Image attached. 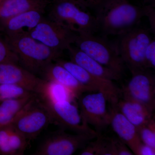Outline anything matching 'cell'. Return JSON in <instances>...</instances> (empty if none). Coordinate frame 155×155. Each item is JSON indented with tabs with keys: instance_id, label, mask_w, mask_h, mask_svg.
<instances>
[{
	"instance_id": "cell-2",
	"label": "cell",
	"mask_w": 155,
	"mask_h": 155,
	"mask_svg": "<svg viewBox=\"0 0 155 155\" xmlns=\"http://www.w3.org/2000/svg\"><path fill=\"white\" fill-rule=\"evenodd\" d=\"M5 39L18 57L21 67L35 75L60 59L62 54L31 37L27 31L6 36Z\"/></svg>"
},
{
	"instance_id": "cell-9",
	"label": "cell",
	"mask_w": 155,
	"mask_h": 155,
	"mask_svg": "<svg viewBox=\"0 0 155 155\" xmlns=\"http://www.w3.org/2000/svg\"><path fill=\"white\" fill-rule=\"evenodd\" d=\"M40 101L48 112L51 124L58 125L61 129L78 134L97 133L84 122L74 102Z\"/></svg>"
},
{
	"instance_id": "cell-22",
	"label": "cell",
	"mask_w": 155,
	"mask_h": 155,
	"mask_svg": "<svg viewBox=\"0 0 155 155\" xmlns=\"http://www.w3.org/2000/svg\"><path fill=\"white\" fill-rule=\"evenodd\" d=\"M36 96L33 93L18 98L0 101V127L11 124Z\"/></svg>"
},
{
	"instance_id": "cell-4",
	"label": "cell",
	"mask_w": 155,
	"mask_h": 155,
	"mask_svg": "<svg viewBox=\"0 0 155 155\" xmlns=\"http://www.w3.org/2000/svg\"><path fill=\"white\" fill-rule=\"evenodd\" d=\"M152 39L148 30L137 26L119 35L116 46L122 61L130 72L146 69L145 52Z\"/></svg>"
},
{
	"instance_id": "cell-7",
	"label": "cell",
	"mask_w": 155,
	"mask_h": 155,
	"mask_svg": "<svg viewBox=\"0 0 155 155\" xmlns=\"http://www.w3.org/2000/svg\"><path fill=\"white\" fill-rule=\"evenodd\" d=\"M27 32L31 37L48 47L62 53L75 43L77 35L67 26L44 17L36 26Z\"/></svg>"
},
{
	"instance_id": "cell-28",
	"label": "cell",
	"mask_w": 155,
	"mask_h": 155,
	"mask_svg": "<svg viewBox=\"0 0 155 155\" xmlns=\"http://www.w3.org/2000/svg\"><path fill=\"white\" fill-rule=\"evenodd\" d=\"M155 149L141 143L140 145L136 155H155Z\"/></svg>"
},
{
	"instance_id": "cell-19",
	"label": "cell",
	"mask_w": 155,
	"mask_h": 155,
	"mask_svg": "<svg viewBox=\"0 0 155 155\" xmlns=\"http://www.w3.org/2000/svg\"><path fill=\"white\" fill-rule=\"evenodd\" d=\"M28 142L12 124L0 127V155H23Z\"/></svg>"
},
{
	"instance_id": "cell-1",
	"label": "cell",
	"mask_w": 155,
	"mask_h": 155,
	"mask_svg": "<svg viewBox=\"0 0 155 155\" xmlns=\"http://www.w3.org/2000/svg\"><path fill=\"white\" fill-rule=\"evenodd\" d=\"M97 30L106 35H119L137 26L145 17L144 7L128 0H105L95 9Z\"/></svg>"
},
{
	"instance_id": "cell-6",
	"label": "cell",
	"mask_w": 155,
	"mask_h": 155,
	"mask_svg": "<svg viewBox=\"0 0 155 155\" xmlns=\"http://www.w3.org/2000/svg\"><path fill=\"white\" fill-rule=\"evenodd\" d=\"M98 135L97 133L70 134L60 129L47 137L33 155H72L94 140Z\"/></svg>"
},
{
	"instance_id": "cell-21",
	"label": "cell",
	"mask_w": 155,
	"mask_h": 155,
	"mask_svg": "<svg viewBox=\"0 0 155 155\" xmlns=\"http://www.w3.org/2000/svg\"><path fill=\"white\" fill-rule=\"evenodd\" d=\"M36 95L40 101L51 102H75L77 99L75 94L66 87L54 81L46 80Z\"/></svg>"
},
{
	"instance_id": "cell-14",
	"label": "cell",
	"mask_w": 155,
	"mask_h": 155,
	"mask_svg": "<svg viewBox=\"0 0 155 155\" xmlns=\"http://www.w3.org/2000/svg\"><path fill=\"white\" fill-rule=\"evenodd\" d=\"M111 106L109 125L117 137L129 148L134 154L136 155L139 147L142 143L138 130L115 106Z\"/></svg>"
},
{
	"instance_id": "cell-15",
	"label": "cell",
	"mask_w": 155,
	"mask_h": 155,
	"mask_svg": "<svg viewBox=\"0 0 155 155\" xmlns=\"http://www.w3.org/2000/svg\"><path fill=\"white\" fill-rule=\"evenodd\" d=\"M39 75L45 80L54 81L66 87L75 94L77 99L84 93L92 92L80 83L64 67L56 62L46 66Z\"/></svg>"
},
{
	"instance_id": "cell-13",
	"label": "cell",
	"mask_w": 155,
	"mask_h": 155,
	"mask_svg": "<svg viewBox=\"0 0 155 155\" xmlns=\"http://www.w3.org/2000/svg\"><path fill=\"white\" fill-rule=\"evenodd\" d=\"M45 81L18 64H0V84L19 85L37 94Z\"/></svg>"
},
{
	"instance_id": "cell-3",
	"label": "cell",
	"mask_w": 155,
	"mask_h": 155,
	"mask_svg": "<svg viewBox=\"0 0 155 155\" xmlns=\"http://www.w3.org/2000/svg\"><path fill=\"white\" fill-rule=\"evenodd\" d=\"M48 16L78 34H94L98 31L95 16L76 0H54Z\"/></svg>"
},
{
	"instance_id": "cell-27",
	"label": "cell",
	"mask_w": 155,
	"mask_h": 155,
	"mask_svg": "<svg viewBox=\"0 0 155 155\" xmlns=\"http://www.w3.org/2000/svg\"><path fill=\"white\" fill-rule=\"evenodd\" d=\"M145 16H147L149 21L150 28L153 32L155 30V10L153 5L144 6Z\"/></svg>"
},
{
	"instance_id": "cell-30",
	"label": "cell",
	"mask_w": 155,
	"mask_h": 155,
	"mask_svg": "<svg viewBox=\"0 0 155 155\" xmlns=\"http://www.w3.org/2000/svg\"><path fill=\"white\" fill-rule=\"evenodd\" d=\"M3 1V0H0V5H1V3H2Z\"/></svg>"
},
{
	"instance_id": "cell-12",
	"label": "cell",
	"mask_w": 155,
	"mask_h": 155,
	"mask_svg": "<svg viewBox=\"0 0 155 155\" xmlns=\"http://www.w3.org/2000/svg\"><path fill=\"white\" fill-rule=\"evenodd\" d=\"M55 62L64 67L80 83L92 91H100L104 94L111 105L116 104L121 97V89L117 87L112 81L92 75L71 61L59 59Z\"/></svg>"
},
{
	"instance_id": "cell-8",
	"label": "cell",
	"mask_w": 155,
	"mask_h": 155,
	"mask_svg": "<svg viewBox=\"0 0 155 155\" xmlns=\"http://www.w3.org/2000/svg\"><path fill=\"white\" fill-rule=\"evenodd\" d=\"M11 124L29 141L37 137L48 125L51 124V122L47 110L36 95Z\"/></svg>"
},
{
	"instance_id": "cell-25",
	"label": "cell",
	"mask_w": 155,
	"mask_h": 155,
	"mask_svg": "<svg viewBox=\"0 0 155 155\" xmlns=\"http://www.w3.org/2000/svg\"><path fill=\"white\" fill-rule=\"evenodd\" d=\"M4 63L19 64V59L6 39L0 37V64Z\"/></svg>"
},
{
	"instance_id": "cell-17",
	"label": "cell",
	"mask_w": 155,
	"mask_h": 155,
	"mask_svg": "<svg viewBox=\"0 0 155 155\" xmlns=\"http://www.w3.org/2000/svg\"><path fill=\"white\" fill-rule=\"evenodd\" d=\"M114 105L137 130L153 118V113L145 106L127 97L122 96Z\"/></svg>"
},
{
	"instance_id": "cell-23",
	"label": "cell",
	"mask_w": 155,
	"mask_h": 155,
	"mask_svg": "<svg viewBox=\"0 0 155 155\" xmlns=\"http://www.w3.org/2000/svg\"><path fill=\"white\" fill-rule=\"evenodd\" d=\"M33 93L19 85L10 84H0V101L18 98Z\"/></svg>"
},
{
	"instance_id": "cell-5",
	"label": "cell",
	"mask_w": 155,
	"mask_h": 155,
	"mask_svg": "<svg viewBox=\"0 0 155 155\" xmlns=\"http://www.w3.org/2000/svg\"><path fill=\"white\" fill-rule=\"evenodd\" d=\"M76 47L100 64L122 75L125 65L120 57L116 43L94 34H77Z\"/></svg>"
},
{
	"instance_id": "cell-20",
	"label": "cell",
	"mask_w": 155,
	"mask_h": 155,
	"mask_svg": "<svg viewBox=\"0 0 155 155\" xmlns=\"http://www.w3.org/2000/svg\"><path fill=\"white\" fill-rule=\"evenodd\" d=\"M48 0H3L0 5V19L31 11L44 13Z\"/></svg>"
},
{
	"instance_id": "cell-24",
	"label": "cell",
	"mask_w": 155,
	"mask_h": 155,
	"mask_svg": "<svg viewBox=\"0 0 155 155\" xmlns=\"http://www.w3.org/2000/svg\"><path fill=\"white\" fill-rule=\"evenodd\" d=\"M139 135L143 143L155 149V121L153 118L149 122L138 129Z\"/></svg>"
},
{
	"instance_id": "cell-26",
	"label": "cell",
	"mask_w": 155,
	"mask_h": 155,
	"mask_svg": "<svg viewBox=\"0 0 155 155\" xmlns=\"http://www.w3.org/2000/svg\"><path fill=\"white\" fill-rule=\"evenodd\" d=\"M144 63L146 69H155V41L153 39L151 40L146 50Z\"/></svg>"
},
{
	"instance_id": "cell-16",
	"label": "cell",
	"mask_w": 155,
	"mask_h": 155,
	"mask_svg": "<svg viewBox=\"0 0 155 155\" xmlns=\"http://www.w3.org/2000/svg\"><path fill=\"white\" fill-rule=\"evenodd\" d=\"M67 50L70 61L77 64L89 73L112 81L119 80L122 78V75L100 64L76 47L71 45Z\"/></svg>"
},
{
	"instance_id": "cell-10",
	"label": "cell",
	"mask_w": 155,
	"mask_h": 155,
	"mask_svg": "<svg viewBox=\"0 0 155 155\" xmlns=\"http://www.w3.org/2000/svg\"><path fill=\"white\" fill-rule=\"evenodd\" d=\"M85 93L78 98L81 115L84 122L93 126L96 132L100 134V131L110 123V113L107 109L109 101L101 92Z\"/></svg>"
},
{
	"instance_id": "cell-11",
	"label": "cell",
	"mask_w": 155,
	"mask_h": 155,
	"mask_svg": "<svg viewBox=\"0 0 155 155\" xmlns=\"http://www.w3.org/2000/svg\"><path fill=\"white\" fill-rule=\"evenodd\" d=\"M131 73V78L127 84L121 89L122 96L140 103L153 113L155 109L154 75L148 69Z\"/></svg>"
},
{
	"instance_id": "cell-18",
	"label": "cell",
	"mask_w": 155,
	"mask_h": 155,
	"mask_svg": "<svg viewBox=\"0 0 155 155\" xmlns=\"http://www.w3.org/2000/svg\"><path fill=\"white\" fill-rule=\"evenodd\" d=\"M44 13L31 11L0 19L2 29L6 36L16 34L31 30L34 28L42 19Z\"/></svg>"
},
{
	"instance_id": "cell-29",
	"label": "cell",
	"mask_w": 155,
	"mask_h": 155,
	"mask_svg": "<svg viewBox=\"0 0 155 155\" xmlns=\"http://www.w3.org/2000/svg\"><path fill=\"white\" fill-rule=\"evenodd\" d=\"M86 8L95 9L105 0H76Z\"/></svg>"
}]
</instances>
